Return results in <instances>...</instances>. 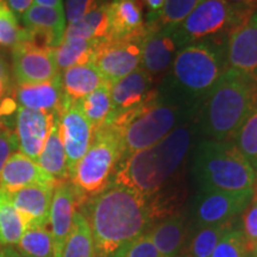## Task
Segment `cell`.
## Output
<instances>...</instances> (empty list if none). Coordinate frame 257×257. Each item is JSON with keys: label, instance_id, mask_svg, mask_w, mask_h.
Returning a JSON list of instances; mask_svg holds the SVG:
<instances>
[{"label": "cell", "instance_id": "obj_1", "mask_svg": "<svg viewBox=\"0 0 257 257\" xmlns=\"http://www.w3.org/2000/svg\"><path fill=\"white\" fill-rule=\"evenodd\" d=\"M94 240L95 257H111L118 249L147 232L152 221L148 198L111 182L80 206Z\"/></svg>", "mask_w": 257, "mask_h": 257}, {"label": "cell", "instance_id": "obj_2", "mask_svg": "<svg viewBox=\"0 0 257 257\" xmlns=\"http://www.w3.org/2000/svg\"><path fill=\"white\" fill-rule=\"evenodd\" d=\"M197 127L194 118L180 125L153 147L119 161L111 182L136 191L147 198L155 194L187 155Z\"/></svg>", "mask_w": 257, "mask_h": 257}, {"label": "cell", "instance_id": "obj_3", "mask_svg": "<svg viewBox=\"0 0 257 257\" xmlns=\"http://www.w3.org/2000/svg\"><path fill=\"white\" fill-rule=\"evenodd\" d=\"M201 101L195 118L200 130L213 141L230 142L257 108V82L227 69Z\"/></svg>", "mask_w": 257, "mask_h": 257}, {"label": "cell", "instance_id": "obj_4", "mask_svg": "<svg viewBox=\"0 0 257 257\" xmlns=\"http://www.w3.org/2000/svg\"><path fill=\"white\" fill-rule=\"evenodd\" d=\"M227 69L226 43L216 40L189 44L176 53L162 92L186 104L197 105Z\"/></svg>", "mask_w": 257, "mask_h": 257}, {"label": "cell", "instance_id": "obj_5", "mask_svg": "<svg viewBox=\"0 0 257 257\" xmlns=\"http://www.w3.org/2000/svg\"><path fill=\"white\" fill-rule=\"evenodd\" d=\"M193 174L200 191H252L257 173L233 142L202 141L198 144Z\"/></svg>", "mask_w": 257, "mask_h": 257}, {"label": "cell", "instance_id": "obj_6", "mask_svg": "<svg viewBox=\"0 0 257 257\" xmlns=\"http://www.w3.org/2000/svg\"><path fill=\"white\" fill-rule=\"evenodd\" d=\"M197 105L186 104L160 91L120 133L121 160L159 143L167 135L195 118Z\"/></svg>", "mask_w": 257, "mask_h": 257}, {"label": "cell", "instance_id": "obj_7", "mask_svg": "<svg viewBox=\"0 0 257 257\" xmlns=\"http://www.w3.org/2000/svg\"><path fill=\"white\" fill-rule=\"evenodd\" d=\"M120 159V134L111 125L93 131L91 146L75 166L69 179L82 204L111 184Z\"/></svg>", "mask_w": 257, "mask_h": 257}, {"label": "cell", "instance_id": "obj_8", "mask_svg": "<svg viewBox=\"0 0 257 257\" xmlns=\"http://www.w3.org/2000/svg\"><path fill=\"white\" fill-rule=\"evenodd\" d=\"M253 10L231 5L226 0H201L184 22L172 31L179 49L204 41L227 37L234 28L249 22Z\"/></svg>", "mask_w": 257, "mask_h": 257}, {"label": "cell", "instance_id": "obj_9", "mask_svg": "<svg viewBox=\"0 0 257 257\" xmlns=\"http://www.w3.org/2000/svg\"><path fill=\"white\" fill-rule=\"evenodd\" d=\"M142 40H111L95 42L91 63L106 82L113 85L141 67Z\"/></svg>", "mask_w": 257, "mask_h": 257}, {"label": "cell", "instance_id": "obj_10", "mask_svg": "<svg viewBox=\"0 0 257 257\" xmlns=\"http://www.w3.org/2000/svg\"><path fill=\"white\" fill-rule=\"evenodd\" d=\"M252 191H200L195 199L193 216L199 226L232 221L251 202Z\"/></svg>", "mask_w": 257, "mask_h": 257}, {"label": "cell", "instance_id": "obj_11", "mask_svg": "<svg viewBox=\"0 0 257 257\" xmlns=\"http://www.w3.org/2000/svg\"><path fill=\"white\" fill-rule=\"evenodd\" d=\"M12 68L17 85H35L60 75L54 49L24 41L12 48Z\"/></svg>", "mask_w": 257, "mask_h": 257}, {"label": "cell", "instance_id": "obj_12", "mask_svg": "<svg viewBox=\"0 0 257 257\" xmlns=\"http://www.w3.org/2000/svg\"><path fill=\"white\" fill-rule=\"evenodd\" d=\"M60 134L67 156L69 174L88 150L93 140V128L78 104L63 100L59 113Z\"/></svg>", "mask_w": 257, "mask_h": 257}, {"label": "cell", "instance_id": "obj_13", "mask_svg": "<svg viewBox=\"0 0 257 257\" xmlns=\"http://www.w3.org/2000/svg\"><path fill=\"white\" fill-rule=\"evenodd\" d=\"M153 85V78L141 67L111 85L112 112L106 125L110 124L117 115L137 110L155 100L160 91L154 88Z\"/></svg>", "mask_w": 257, "mask_h": 257}, {"label": "cell", "instance_id": "obj_14", "mask_svg": "<svg viewBox=\"0 0 257 257\" xmlns=\"http://www.w3.org/2000/svg\"><path fill=\"white\" fill-rule=\"evenodd\" d=\"M82 205L72 182L61 181L55 186L49 213V226L53 238L54 257H62L64 244L72 230L75 212Z\"/></svg>", "mask_w": 257, "mask_h": 257}, {"label": "cell", "instance_id": "obj_15", "mask_svg": "<svg viewBox=\"0 0 257 257\" xmlns=\"http://www.w3.org/2000/svg\"><path fill=\"white\" fill-rule=\"evenodd\" d=\"M21 21L30 41L37 46L55 49L63 40L67 28L64 10L32 4Z\"/></svg>", "mask_w": 257, "mask_h": 257}, {"label": "cell", "instance_id": "obj_16", "mask_svg": "<svg viewBox=\"0 0 257 257\" xmlns=\"http://www.w3.org/2000/svg\"><path fill=\"white\" fill-rule=\"evenodd\" d=\"M226 63L229 69L257 82V25L251 19L227 36Z\"/></svg>", "mask_w": 257, "mask_h": 257}, {"label": "cell", "instance_id": "obj_17", "mask_svg": "<svg viewBox=\"0 0 257 257\" xmlns=\"http://www.w3.org/2000/svg\"><path fill=\"white\" fill-rule=\"evenodd\" d=\"M55 114L35 111L18 106L15 114V134L19 152L37 162L48 135L54 123Z\"/></svg>", "mask_w": 257, "mask_h": 257}, {"label": "cell", "instance_id": "obj_18", "mask_svg": "<svg viewBox=\"0 0 257 257\" xmlns=\"http://www.w3.org/2000/svg\"><path fill=\"white\" fill-rule=\"evenodd\" d=\"M55 186L31 185L6 192L10 201L23 218L25 226L40 225L49 226V213Z\"/></svg>", "mask_w": 257, "mask_h": 257}, {"label": "cell", "instance_id": "obj_19", "mask_svg": "<svg viewBox=\"0 0 257 257\" xmlns=\"http://www.w3.org/2000/svg\"><path fill=\"white\" fill-rule=\"evenodd\" d=\"M59 182L42 169L35 160L19 150L15 152L6 161L0 174V189L15 192L31 185L56 186Z\"/></svg>", "mask_w": 257, "mask_h": 257}, {"label": "cell", "instance_id": "obj_20", "mask_svg": "<svg viewBox=\"0 0 257 257\" xmlns=\"http://www.w3.org/2000/svg\"><path fill=\"white\" fill-rule=\"evenodd\" d=\"M141 68H143L153 80H155V78L162 75L172 66L176 55V49L179 48L173 38L172 32L148 30L141 42Z\"/></svg>", "mask_w": 257, "mask_h": 257}, {"label": "cell", "instance_id": "obj_21", "mask_svg": "<svg viewBox=\"0 0 257 257\" xmlns=\"http://www.w3.org/2000/svg\"><path fill=\"white\" fill-rule=\"evenodd\" d=\"M14 99L18 106L47 113H60L63 105L61 74L49 81L35 85H17Z\"/></svg>", "mask_w": 257, "mask_h": 257}, {"label": "cell", "instance_id": "obj_22", "mask_svg": "<svg viewBox=\"0 0 257 257\" xmlns=\"http://www.w3.org/2000/svg\"><path fill=\"white\" fill-rule=\"evenodd\" d=\"M148 29L140 0H117L110 3L111 40H143Z\"/></svg>", "mask_w": 257, "mask_h": 257}, {"label": "cell", "instance_id": "obj_23", "mask_svg": "<svg viewBox=\"0 0 257 257\" xmlns=\"http://www.w3.org/2000/svg\"><path fill=\"white\" fill-rule=\"evenodd\" d=\"M106 81L92 63L74 66L61 73L63 100L78 104Z\"/></svg>", "mask_w": 257, "mask_h": 257}, {"label": "cell", "instance_id": "obj_24", "mask_svg": "<svg viewBox=\"0 0 257 257\" xmlns=\"http://www.w3.org/2000/svg\"><path fill=\"white\" fill-rule=\"evenodd\" d=\"M37 163L57 182L68 181L70 179L66 152H64L63 142L60 134L59 113L54 117L53 126L48 135L43 149L38 156Z\"/></svg>", "mask_w": 257, "mask_h": 257}, {"label": "cell", "instance_id": "obj_25", "mask_svg": "<svg viewBox=\"0 0 257 257\" xmlns=\"http://www.w3.org/2000/svg\"><path fill=\"white\" fill-rule=\"evenodd\" d=\"M147 234L152 239L157 251L162 257H176L181 251L185 238V220L184 217L175 214L167 218Z\"/></svg>", "mask_w": 257, "mask_h": 257}, {"label": "cell", "instance_id": "obj_26", "mask_svg": "<svg viewBox=\"0 0 257 257\" xmlns=\"http://www.w3.org/2000/svg\"><path fill=\"white\" fill-rule=\"evenodd\" d=\"M110 35V3L93 10L79 21L68 24L63 37H81L88 41H99Z\"/></svg>", "mask_w": 257, "mask_h": 257}, {"label": "cell", "instance_id": "obj_27", "mask_svg": "<svg viewBox=\"0 0 257 257\" xmlns=\"http://www.w3.org/2000/svg\"><path fill=\"white\" fill-rule=\"evenodd\" d=\"M95 42L81 37H63L60 46L54 49V57L60 74L70 67L91 63Z\"/></svg>", "mask_w": 257, "mask_h": 257}, {"label": "cell", "instance_id": "obj_28", "mask_svg": "<svg viewBox=\"0 0 257 257\" xmlns=\"http://www.w3.org/2000/svg\"><path fill=\"white\" fill-rule=\"evenodd\" d=\"M62 257H95L91 227L80 210L74 214L72 230L64 244Z\"/></svg>", "mask_w": 257, "mask_h": 257}, {"label": "cell", "instance_id": "obj_29", "mask_svg": "<svg viewBox=\"0 0 257 257\" xmlns=\"http://www.w3.org/2000/svg\"><path fill=\"white\" fill-rule=\"evenodd\" d=\"M80 107L92 125L93 131L107 124L112 112L111 83L105 82L79 102Z\"/></svg>", "mask_w": 257, "mask_h": 257}, {"label": "cell", "instance_id": "obj_30", "mask_svg": "<svg viewBox=\"0 0 257 257\" xmlns=\"http://www.w3.org/2000/svg\"><path fill=\"white\" fill-rule=\"evenodd\" d=\"M15 249L23 257H54L50 230L40 225L27 226Z\"/></svg>", "mask_w": 257, "mask_h": 257}, {"label": "cell", "instance_id": "obj_31", "mask_svg": "<svg viewBox=\"0 0 257 257\" xmlns=\"http://www.w3.org/2000/svg\"><path fill=\"white\" fill-rule=\"evenodd\" d=\"M201 0H165L160 15L152 23H146L150 31L165 30L172 32L191 14Z\"/></svg>", "mask_w": 257, "mask_h": 257}, {"label": "cell", "instance_id": "obj_32", "mask_svg": "<svg viewBox=\"0 0 257 257\" xmlns=\"http://www.w3.org/2000/svg\"><path fill=\"white\" fill-rule=\"evenodd\" d=\"M232 227V221L217 225L199 226L193 237L189 251L191 257H211L217 244L226 231Z\"/></svg>", "mask_w": 257, "mask_h": 257}, {"label": "cell", "instance_id": "obj_33", "mask_svg": "<svg viewBox=\"0 0 257 257\" xmlns=\"http://www.w3.org/2000/svg\"><path fill=\"white\" fill-rule=\"evenodd\" d=\"M24 41H30V35L19 25V19L3 0L0 2V47L14 48Z\"/></svg>", "mask_w": 257, "mask_h": 257}, {"label": "cell", "instance_id": "obj_34", "mask_svg": "<svg viewBox=\"0 0 257 257\" xmlns=\"http://www.w3.org/2000/svg\"><path fill=\"white\" fill-rule=\"evenodd\" d=\"M233 143L257 173V108L237 131Z\"/></svg>", "mask_w": 257, "mask_h": 257}, {"label": "cell", "instance_id": "obj_35", "mask_svg": "<svg viewBox=\"0 0 257 257\" xmlns=\"http://www.w3.org/2000/svg\"><path fill=\"white\" fill-rule=\"evenodd\" d=\"M245 237L242 230L231 229L226 231L218 242L211 257H251Z\"/></svg>", "mask_w": 257, "mask_h": 257}, {"label": "cell", "instance_id": "obj_36", "mask_svg": "<svg viewBox=\"0 0 257 257\" xmlns=\"http://www.w3.org/2000/svg\"><path fill=\"white\" fill-rule=\"evenodd\" d=\"M111 257H162L157 251L147 232L131 240L115 251Z\"/></svg>", "mask_w": 257, "mask_h": 257}, {"label": "cell", "instance_id": "obj_37", "mask_svg": "<svg viewBox=\"0 0 257 257\" xmlns=\"http://www.w3.org/2000/svg\"><path fill=\"white\" fill-rule=\"evenodd\" d=\"M105 4H108L107 0H66L64 15L68 24H72Z\"/></svg>", "mask_w": 257, "mask_h": 257}, {"label": "cell", "instance_id": "obj_38", "mask_svg": "<svg viewBox=\"0 0 257 257\" xmlns=\"http://www.w3.org/2000/svg\"><path fill=\"white\" fill-rule=\"evenodd\" d=\"M250 251L253 252L257 245V198L251 199L249 206L243 211V230Z\"/></svg>", "mask_w": 257, "mask_h": 257}, {"label": "cell", "instance_id": "obj_39", "mask_svg": "<svg viewBox=\"0 0 257 257\" xmlns=\"http://www.w3.org/2000/svg\"><path fill=\"white\" fill-rule=\"evenodd\" d=\"M18 150V141L15 131L6 127L0 131V174L4 168L6 161L15 152Z\"/></svg>", "mask_w": 257, "mask_h": 257}, {"label": "cell", "instance_id": "obj_40", "mask_svg": "<svg viewBox=\"0 0 257 257\" xmlns=\"http://www.w3.org/2000/svg\"><path fill=\"white\" fill-rule=\"evenodd\" d=\"M141 2H142L141 4L146 6L148 11L146 23H152L160 15L163 4H165V0H141Z\"/></svg>", "mask_w": 257, "mask_h": 257}, {"label": "cell", "instance_id": "obj_41", "mask_svg": "<svg viewBox=\"0 0 257 257\" xmlns=\"http://www.w3.org/2000/svg\"><path fill=\"white\" fill-rule=\"evenodd\" d=\"M5 3L16 15V17L21 21L22 16L34 4V0H5Z\"/></svg>", "mask_w": 257, "mask_h": 257}, {"label": "cell", "instance_id": "obj_42", "mask_svg": "<svg viewBox=\"0 0 257 257\" xmlns=\"http://www.w3.org/2000/svg\"><path fill=\"white\" fill-rule=\"evenodd\" d=\"M231 5L238 6V8L250 9L255 11L257 8V0H226Z\"/></svg>", "mask_w": 257, "mask_h": 257}, {"label": "cell", "instance_id": "obj_43", "mask_svg": "<svg viewBox=\"0 0 257 257\" xmlns=\"http://www.w3.org/2000/svg\"><path fill=\"white\" fill-rule=\"evenodd\" d=\"M34 4L40 5V6H46V8L64 10L63 0H34Z\"/></svg>", "mask_w": 257, "mask_h": 257}, {"label": "cell", "instance_id": "obj_44", "mask_svg": "<svg viewBox=\"0 0 257 257\" xmlns=\"http://www.w3.org/2000/svg\"><path fill=\"white\" fill-rule=\"evenodd\" d=\"M0 257H23L14 246H4L0 249Z\"/></svg>", "mask_w": 257, "mask_h": 257}, {"label": "cell", "instance_id": "obj_45", "mask_svg": "<svg viewBox=\"0 0 257 257\" xmlns=\"http://www.w3.org/2000/svg\"><path fill=\"white\" fill-rule=\"evenodd\" d=\"M0 78L3 80H5L6 82L10 83V74H9V69L6 67V64L4 61L0 59Z\"/></svg>", "mask_w": 257, "mask_h": 257}, {"label": "cell", "instance_id": "obj_46", "mask_svg": "<svg viewBox=\"0 0 257 257\" xmlns=\"http://www.w3.org/2000/svg\"><path fill=\"white\" fill-rule=\"evenodd\" d=\"M9 91H10V83L0 78V101L4 99V95L6 94V92Z\"/></svg>", "mask_w": 257, "mask_h": 257}, {"label": "cell", "instance_id": "obj_47", "mask_svg": "<svg viewBox=\"0 0 257 257\" xmlns=\"http://www.w3.org/2000/svg\"><path fill=\"white\" fill-rule=\"evenodd\" d=\"M8 126H6V123H5V120L3 119V118H0V131L3 130V128H6ZM11 128V127H10Z\"/></svg>", "mask_w": 257, "mask_h": 257}, {"label": "cell", "instance_id": "obj_48", "mask_svg": "<svg viewBox=\"0 0 257 257\" xmlns=\"http://www.w3.org/2000/svg\"><path fill=\"white\" fill-rule=\"evenodd\" d=\"M251 22H252V23H255V24L257 25V14H255V15L252 16V17H251Z\"/></svg>", "mask_w": 257, "mask_h": 257}, {"label": "cell", "instance_id": "obj_49", "mask_svg": "<svg viewBox=\"0 0 257 257\" xmlns=\"http://www.w3.org/2000/svg\"><path fill=\"white\" fill-rule=\"evenodd\" d=\"M253 198H257V181H256L255 188H253Z\"/></svg>", "mask_w": 257, "mask_h": 257}, {"label": "cell", "instance_id": "obj_50", "mask_svg": "<svg viewBox=\"0 0 257 257\" xmlns=\"http://www.w3.org/2000/svg\"><path fill=\"white\" fill-rule=\"evenodd\" d=\"M253 252H255V255H256V257H257V245H256V249H255V251H253Z\"/></svg>", "mask_w": 257, "mask_h": 257}, {"label": "cell", "instance_id": "obj_51", "mask_svg": "<svg viewBox=\"0 0 257 257\" xmlns=\"http://www.w3.org/2000/svg\"><path fill=\"white\" fill-rule=\"evenodd\" d=\"M112 2H117V0H112Z\"/></svg>", "mask_w": 257, "mask_h": 257}, {"label": "cell", "instance_id": "obj_52", "mask_svg": "<svg viewBox=\"0 0 257 257\" xmlns=\"http://www.w3.org/2000/svg\"><path fill=\"white\" fill-rule=\"evenodd\" d=\"M0 2H3V0H0Z\"/></svg>", "mask_w": 257, "mask_h": 257}, {"label": "cell", "instance_id": "obj_53", "mask_svg": "<svg viewBox=\"0 0 257 257\" xmlns=\"http://www.w3.org/2000/svg\"><path fill=\"white\" fill-rule=\"evenodd\" d=\"M176 257H180V256H176Z\"/></svg>", "mask_w": 257, "mask_h": 257}]
</instances>
